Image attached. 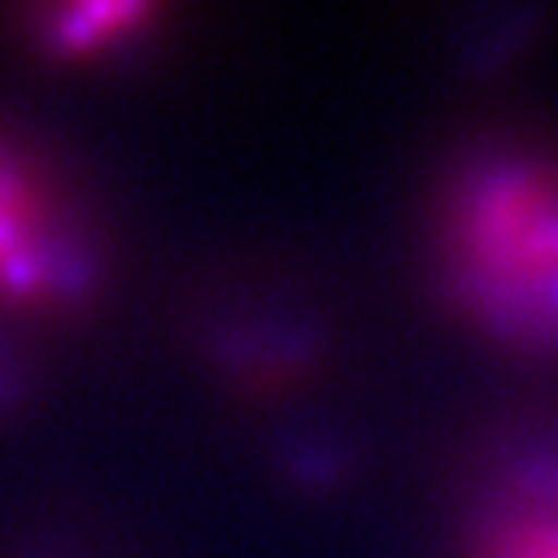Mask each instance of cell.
I'll return each instance as SVG.
<instances>
[{
	"label": "cell",
	"mask_w": 558,
	"mask_h": 558,
	"mask_svg": "<svg viewBox=\"0 0 558 558\" xmlns=\"http://www.w3.org/2000/svg\"><path fill=\"white\" fill-rule=\"evenodd\" d=\"M458 283L474 313L505 337L558 340V179L505 166L468 189Z\"/></svg>",
	"instance_id": "obj_1"
}]
</instances>
